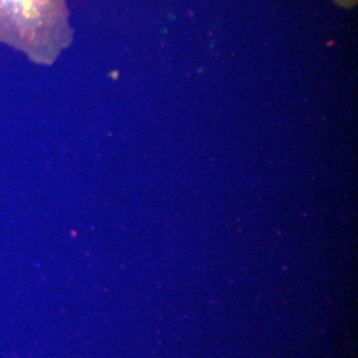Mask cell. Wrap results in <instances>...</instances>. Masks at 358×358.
Returning <instances> with one entry per match:
<instances>
[{
	"instance_id": "obj_1",
	"label": "cell",
	"mask_w": 358,
	"mask_h": 358,
	"mask_svg": "<svg viewBox=\"0 0 358 358\" xmlns=\"http://www.w3.org/2000/svg\"><path fill=\"white\" fill-rule=\"evenodd\" d=\"M8 37L32 59L50 62L71 39L66 0H0Z\"/></svg>"
}]
</instances>
